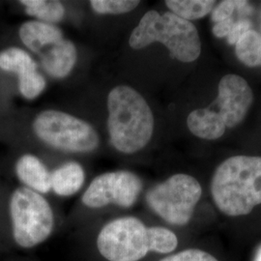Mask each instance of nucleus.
<instances>
[{"mask_svg": "<svg viewBox=\"0 0 261 261\" xmlns=\"http://www.w3.org/2000/svg\"><path fill=\"white\" fill-rule=\"evenodd\" d=\"M33 130L47 145L66 152H92L100 143L98 133L89 123L59 111L40 112L33 121Z\"/></svg>", "mask_w": 261, "mask_h": 261, "instance_id": "423d86ee", "label": "nucleus"}, {"mask_svg": "<svg viewBox=\"0 0 261 261\" xmlns=\"http://www.w3.org/2000/svg\"><path fill=\"white\" fill-rule=\"evenodd\" d=\"M155 42L162 43L171 57L183 63L196 61L201 54V42L195 24L171 12L161 15L155 10L148 11L129 39L134 49L144 48Z\"/></svg>", "mask_w": 261, "mask_h": 261, "instance_id": "20e7f679", "label": "nucleus"}, {"mask_svg": "<svg viewBox=\"0 0 261 261\" xmlns=\"http://www.w3.org/2000/svg\"><path fill=\"white\" fill-rule=\"evenodd\" d=\"M248 1H237V0H224L221 2L213 11L211 12V19L215 23L223 21L224 19L233 17L235 10L246 9L248 7Z\"/></svg>", "mask_w": 261, "mask_h": 261, "instance_id": "aec40b11", "label": "nucleus"}, {"mask_svg": "<svg viewBox=\"0 0 261 261\" xmlns=\"http://www.w3.org/2000/svg\"><path fill=\"white\" fill-rule=\"evenodd\" d=\"M13 236L23 249L34 248L50 236L55 225L53 209L47 199L37 192L18 188L10 198Z\"/></svg>", "mask_w": 261, "mask_h": 261, "instance_id": "39448f33", "label": "nucleus"}, {"mask_svg": "<svg viewBox=\"0 0 261 261\" xmlns=\"http://www.w3.org/2000/svg\"><path fill=\"white\" fill-rule=\"evenodd\" d=\"M140 3L135 0H91L90 6L100 15H121L136 9Z\"/></svg>", "mask_w": 261, "mask_h": 261, "instance_id": "6ab92c4d", "label": "nucleus"}, {"mask_svg": "<svg viewBox=\"0 0 261 261\" xmlns=\"http://www.w3.org/2000/svg\"><path fill=\"white\" fill-rule=\"evenodd\" d=\"M235 22L236 21L233 17H231L229 19H224L223 21L215 23L214 27L212 28L213 34L218 38L227 37V35L233 28Z\"/></svg>", "mask_w": 261, "mask_h": 261, "instance_id": "5701e85b", "label": "nucleus"}, {"mask_svg": "<svg viewBox=\"0 0 261 261\" xmlns=\"http://www.w3.org/2000/svg\"><path fill=\"white\" fill-rule=\"evenodd\" d=\"M235 55L244 65L261 66V35L251 29L235 45Z\"/></svg>", "mask_w": 261, "mask_h": 261, "instance_id": "f3484780", "label": "nucleus"}, {"mask_svg": "<svg viewBox=\"0 0 261 261\" xmlns=\"http://www.w3.org/2000/svg\"><path fill=\"white\" fill-rule=\"evenodd\" d=\"M108 130L112 146L123 154L143 149L154 132V116L141 94L119 85L108 96Z\"/></svg>", "mask_w": 261, "mask_h": 261, "instance_id": "f03ea898", "label": "nucleus"}, {"mask_svg": "<svg viewBox=\"0 0 261 261\" xmlns=\"http://www.w3.org/2000/svg\"><path fill=\"white\" fill-rule=\"evenodd\" d=\"M16 172L27 188L39 194H47L51 190V173L36 156H21L17 162Z\"/></svg>", "mask_w": 261, "mask_h": 261, "instance_id": "f8f14e48", "label": "nucleus"}, {"mask_svg": "<svg viewBox=\"0 0 261 261\" xmlns=\"http://www.w3.org/2000/svg\"><path fill=\"white\" fill-rule=\"evenodd\" d=\"M201 195L202 188L196 178L178 173L150 189L146 201L164 221L183 226L190 223Z\"/></svg>", "mask_w": 261, "mask_h": 261, "instance_id": "0eeeda50", "label": "nucleus"}, {"mask_svg": "<svg viewBox=\"0 0 261 261\" xmlns=\"http://www.w3.org/2000/svg\"><path fill=\"white\" fill-rule=\"evenodd\" d=\"M252 103L253 93L248 82L235 74L225 75L219 83L214 102L208 108L191 112L187 126L201 140H219L227 129L238 126L245 119Z\"/></svg>", "mask_w": 261, "mask_h": 261, "instance_id": "7ed1b4c3", "label": "nucleus"}, {"mask_svg": "<svg viewBox=\"0 0 261 261\" xmlns=\"http://www.w3.org/2000/svg\"><path fill=\"white\" fill-rule=\"evenodd\" d=\"M97 248L109 261H140L150 252L149 227L135 217L108 223L97 237Z\"/></svg>", "mask_w": 261, "mask_h": 261, "instance_id": "6e6552de", "label": "nucleus"}, {"mask_svg": "<svg viewBox=\"0 0 261 261\" xmlns=\"http://www.w3.org/2000/svg\"><path fill=\"white\" fill-rule=\"evenodd\" d=\"M84 178L83 167L75 162H69L51 173V190L57 196H73L84 186Z\"/></svg>", "mask_w": 261, "mask_h": 261, "instance_id": "ddd939ff", "label": "nucleus"}, {"mask_svg": "<svg viewBox=\"0 0 261 261\" xmlns=\"http://www.w3.org/2000/svg\"><path fill=\"white\" fill-rule=\"evenodd\" d=\"M39 56L48 75L55 79H64L74 69L77 53L73 42L63 39L44 49Z\"/></svg>", "mask_w": 261, "mask_h": 261, "instance_id": "9d476101", "label": "nucleus"}, {"mask_svg": "<svg viewBox=\"0 0 261 261\" xmlns=\"http://www.w3.org/2000/svg\"><path fill=\"white\" fill-rule=\"evenodd\" d=\"M21 5L25 7V13L40 19V21L54 24L62 20L65 16L63 4L55 0H21Z\"/></svg>", "mask_w": 261, "mask_h": 261, "instance_id": "2eb2a0df", "label": "nucleus"}, {"mask_svg": "<svg viewBox=\"0 0 261 261\" xmlns=\"http://www.w3.org/2000/svg\"><path fill=\"white\" fill-rule=\"evenodd\" d=\"M215 205L229 217L250 214L261 204V157L233 156L216 168L211 180Z\"/></svg>", "mask_w": 261, "mask_h": 261, "instance_id": "f257e3e1", "label": "nucleus"}, {"mask_svg": "<svg viewBox=\"0 0 261 261\" xmlns=\"http://www.w3.org/2000/svg\"><path fill=\"white\" fill-rule=\"evenodd\" d=\"M0 69L17 74L19 84L27 82L38 73L36 62L25 50L19 47H10L0 53Z\"/></svg>", "mask_w": 261, "mask_h": 261, "instance_id": "4468645a", "label": "nucleus"}, {"mask_svg": "<svg viewBox=\"0 0 261 261\" xmlns=\"http://www.w3.org/2000/svg\"><path fill=\"white\" fill-rule=\"evenodd\" d=\"M166 5L172 14L191 21L204 18L211 13L216 2L213 0H168Z\"/></svg>", "mask_w": 261, "mask_h": 261, "instance_id": "dca6fc26", "label": "nucleus"}, {"mask_svg": "<svg viewBox=\"0 0 261 261\" xmlns=\"http://www.w3.org/2000/svg\"><path fill=\"white\" fill-rule=\"evenodd\" d=\"M160 261H218V259L204 251L197 249H189L171 254Z\"/></svg>", "mask_w": 261, "mask_h": 261, "instance_id": "412c9836", "label": "nucleus"}, {"mask_svg": "<svg viewBox=\"0 0 261 261\" xmlns=\"http://www.w3.org/2000/svg\"><path fill=\"white\" fill-rule=\"evenodd\" d=\"M19 38L33 53L41 54L47 47L62 41L63 32L55 24L40 20H29L19 28Z\"/></svg>", "mask_w": 261, "mask_h": 261, "instance_id": "9b49d317", "label": "nucleus"}, {"mask_svg": "<svg viewBox=\"0 0 261 261\" xmlns=\"http://www.w3.org/2000/svg\"><path fill=\"white\" fill-rule=\"evenodd\" d=\"M252 22L248 19H240L235 22L233 28L227 35V43L229 45H236L241 38L252 29Z\"/></svg>", "mask_w": 261, "mask_h": 261, "instance_id": "4be33fe9", "label": "nucleus"}, {"mask_svg": "<svg viewBox=\"0 0 261 261\" xmlns=\"http://www.w3.org/2000/svg\"><path fill=\"white\" fill-rule=\"evenodd\" d=\"M253 261H261V246L257 249L256 252H255Z\"/></svg>", "mask_w": 261, "mask_h": 261, "instance_id": "b1692460", "label": "nucleus"}, {"mask_svg": "<svg viewBox=\"0 0 261 261\" xmlns=\"http://www.w3.org/2000/svg\"><path fill=\"white\" fill-rule=\"evenodd\" d=\"M142 190L140 178L127 170L106 172L94 179L84 192L85 206L99 209L109 204L130 208L136 203Z\"/></svg>", "mask_w": 261, "mask_h": 261, "instance_id": "1a4fd4ad", "label": "nucleus"}, {"mask_svg": "<svg viewBox=\"0 0 261 261\" xmlns=\"http://www.w3.org/2000/svg\"><path fill=\"white\" fill-rule=\"evenodd\" d=\"M150 252L169 253L177 248V236L163 226L149 227Z\"/></svg>", "mask_w": 261, "mask_h": 261, "instance_id": "a211bd4d", "label": "nucleus"}]
</instances>
